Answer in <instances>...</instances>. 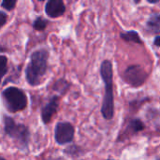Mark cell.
<instances>
[{
    "label": "cell",
    "instance_id": "1",
    "mask_svg": "<svg viewBox=\"0 0 160 160\" xmlns=\"http://www.w3.org/2000/svg\"><path fill=\"white\" fill-rule=\"evenodd\" d=\"M100 76L105 84V95L101 107V113L106 120H112L114 115L113 97V73L112 65L110 60H104L100 66Z\"/></svg>",
    "mask_w": 160,
    "mask_h": 160
},
{
    "label": "cell",
    "instance_id": "2",
    "mask_svg": "<svg viewBox=\"0 0 160 160\" xmlns=\"http://www.w3.org/2000/svg\"><path fill=\"white\" fill-rule=\"evenodd\" d=\"M48 52L46 50H39L35 52L30 58V63L26 68V79L31 85H38L40 83L42 77L47 70Z\"/></svg>",
    "mask_w": 160,
    "mask_h": 160
},
{
    "label": "cell",
    "instance_id": "3",
    "mask_svg": "<svg viewBox=\"0 0 160 160\" xmlns=\"http://www.w3.org/2000/svg\"><path fill=\"white\" fill-rule=\"evenodd\" d=\"M5 132L7 135L15 140L16 143L21 148H25L29 141V131L23 125L17 124L13 119L5 117Z\"/></svg>",
    "mask_w": 160,
    "mask_h": 160
},
{
    "label": "cell",
    "instance_id": "4",
    "mask_svg": "<svg viewBox=\"0 0 160 160\" xmlns=\"http://www.w3.org/2000/svg\"><path fill=\"white\" fill-rule=\"evenodd\" d=\"M3 98L5 104L10 112H16L23 110L27 103L25 94L15 87H9L4 90Z\"/></svg>",
    "mask_w": 160,
    "mask_h": 160
},
{
    "label": "cell",
    "instance_id": "5",
    "mask_svg": "<svg viewBox=\"0 0 160 160\" xmlns=\"http://www.w3.org/2000/svg\"><path fill=\"white\" fill-rule=\"evenodd\" d=\"M148 74L139 65H131L129 66L123 74V79L127 83L133 87H140L142 86L145 81L147 80Z\"/></svg>",
    "mask_w": 160,
    "mask_h": 160
},
{
    "label": "cell",
    "instance_id": "6",
    "mask_svg": "<svg viewBox=\"0 0 160 160\" xmlns=\"http://www.w3.org/2000/svg\"><path fill=\"white\" fill-rule=\"evenodd\" d=\"M74 128L71 124L58 123L55 127V141L59 144H66L72 142L74 138Z\"/></svg>",
    "mask_w": 160,
    "mask_h": 160
},
{
    "label": "cell",
    "instance_id": "7",
    "mask_svg": "<svg viewBox=\"0 0 160 160\" xmlns=\"http://www.w3.org/2000/svg\"><path fill=\"white\" fill-rule=\"evenodd\" d=\"M46 14L52 18L62 16L66 11V7L63 0H49L45 7Z\"/></svg>",
    "mask_w": 160,
    "mask_h": 160
},
{
    "label": "cell",
    "instance_id": "8",
    "mask_svg": "<svg viewBox=\"0 0 160 160\" xmlns=\"http://www.w3.org/2000/svg\"><path fill=\"white\" fill-rule=\"evenodd\" d=\"M58 106H59L58 97H53L50 100V102L42 109L41 117H42V121L44 122V124H48L51 121L52 117L57 112Z\"/></svg>",
    "mask_w": 160,
    "mask_h": 160
},
{
    "label": "cell",
    "instance_id": "9",
    "mask_svg": "<svg viewBox=\"0 0 160 160\" xmlns=\"http://www.w3.org/2000/svg\"><path fill=\"white\" fill-rule=\"evenodd\" d=\"M145 27L152 34H160V14H152L147 20Z\"/></svg>",
    "mask_w": 160,
    "mask_h": 160
},
{
    "label": "cell",
    "instance_id": "10",
    "mask_svg": "<svg viewBox=\"0 0 160 160\" xmlns=\"http://www.w3.org/2000/svg\"><path fill=\"white\" fill-rule=\"evenodd\" d=\"M121 38H123L125 41L128 42H134V43H139V44H143V41L142 38L140 37L139 33L137 31L131 30V31H127V32H122L120 34Z\"/></svg>",
    "mask_w": 160,
    "mask_h": 160
},
{
    "label": "cell",
    "instance_id": "11",
    "mask_svg": "<svg viewBox=\"0 0 160 160\" xmlns=\"http://www.w3.org/2000/svg\"><path fill=\"white\" fill-rule=\"evenodd\" d=\"M144 128H145V126L142 123V121L138 119V118H135L129 122V124L128 125L126 132H129L130 134H134V133H137V132L143 130Z\"/></svg>",
    "mask_w": 160,
    "mask_h": 160
},
{
    "label": "cell",
    "instance_id": "12",
    "mask_svg": "<svg viewBox=\"0 0 160 160\" xmlns=\"http://www.w3.org/2000/svg\"><path fill=\"white\" fill-rule=\"evenodd\" d=\"M7 63L8 60L5 56L1 55L0 56V82L2 78L4 77V75L7 73Z\"/></svg>",
    "mask_w": 160,
    "mask_h": 160
},
{
    "label": "cell",
    "instance_id": "13",
    "mask_svg": "<svg viewBox=\"0 0 160 160\" xmlns=\"http://www.w3.org/2000/svg\"><path fill=\"white\" fill-rule=\"evenodd\" d=\"M46 24H47V21L42 19L41 17L38 18L35 22H34V28L37 29V30H43L45 27H46Z\"/></svg>",
    "mask_w": 160,
    "mask_h": 160
},
{
    "label": "cell",
    "instance_id": "14",
    "mask_svg": "<svg viewBox=\"0 0 160 160\" xmlns=\"http://www.w3.org/2000/svg\"><path fill=\"white\" fill-rule=\"evenodd\" d=\"M16 2H17V0H3L2 7L4 8H6L7 10H11L12 8H14Z\"/></svg>",
    "mask_w": 160,
    "mask_h": 160
},
{
    "label": "cell",
    "instance_id": "15",
    "mask_svg": "<svg viewBox=\"0 0 160 160\" xmlns=\"http://www.w3.org/2000/svg\"><path fill=\"white\" fill-rule=\"evenodd\" d=\"M6 21H7V15L4 12L0 11V27H2L5 24Z\"/></svg>",
    "mask_w": 160,
    "mask_h": 160
},
{
    "label": "cell",
    "instance_id": "16",
    "mask_svg": "<svg viewBox=\"0 0 160 160\" xmlns=\"http://www.w3.org/2000/svg\"><path fill=\"white\" fill-rule=\"evenodd\" d=\"M154 44L158 47H160V36H158L156 38H155V41H154Z\"/></svg>",
    "mask_w": 160,
    "mask_h": 160
},
{
    "label": "cell",
    "instance_id": "17",
    "mask_svg": "<svg viewBox=\"0 0 160 160\" xmlns=\"http://www.w3.org/2000/svg\"><path fill=\"white\" fill-rule=\"evenodd\" d=\"M147 1L151 4H157V3L160 2V0H147Z\"/></svg>",
    "mask_w": 160,
    "mask_h": 160
},
{
    "label": "cell",
    "instance_id": "18",
    "mask_svg": "<svg viewBox=\"0 0 160 160\" xmlns=\"http://www.w3.org/2000/svg\"><path fill=\"white\" fill-rule=\"evenodd\" d=\"M134 2L138 4V3H140V2H141V0H134Z\"/></svg>",
    "mask_w": 160,
    "mask_h": 160
},
{
    "label": "cell",
    "instance_id": "19",
    "mask_svg": "<svg viewBox=\"0 0 160 160\" xmlns=\"http://www.w3.org/2000/svg\"><path fill=\"white\" fill-rule=\"evenodd\" d=\"M40 1H43V0H40Z\"/></svg>",
    "mask_w": 160,
    "mask_h": 160
}]
</instances>
